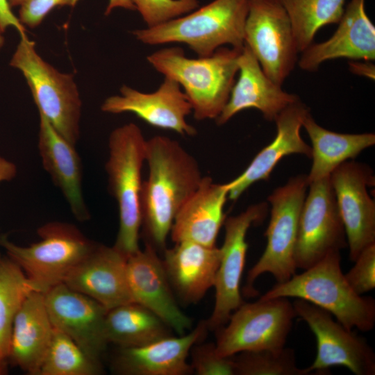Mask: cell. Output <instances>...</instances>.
I'll return each mask as SVG.
<instances>
[{"label":"cell","mask_w":375,"mask_h":375,"mask_svg":"<svg viewBox=\"0 0 375 375\" xmlns=\"http://www.w3.org/2000/svg\"><path fill=\"white\" fill-rule=\"evenodd\" d=\"M308 111L300 99L281 111L274 121V139L257 153L240 175L227 183L230 199L236 200L254 183L267 180L283 157L301 154L311 158V147L304 142L300 133L303 117Z\"/></svg>","instance_id":"cell-22"},{"label":"cell","mask_w":375,"mask_h":375,"mask_svg":"<svg viewBox=\"0 0 375 375\" xmlns=\"http://www.w3.org/2000/svg\"><path fill=\"white\" fill-rule=\"evenodd\" d=\"M102 372L100 361L91 358L72 338L53 327L38 375H99Z\"/></svg>","instance_id":"cell-31"},{"label":"cell","mask_w":375,"mask_h":375,"mask_svg":"<svg viewBox=\"0 0 375 375\" xmlns=\"http://www.w3.org/2000/svg\"><path fill=\"white\" fill-rule=\"evenodd\" d=\"M10 6H20L25 0H7Z\"/></svg>","instance_id":"cell-41"},{"label":"cell","mask_w":375,"mask_h":375,"mask_svg":"<svg viewBox=\"0 0 375 375\" xmlns=\"http://www.w3.org/2000/svg\"><path fill=\"white\" fill-rule=\"evenodd\" d=\"M101 108L111 114L132 112L154 127L172 130L182 135L197 133L186 121L192 111L189 100L179 84L167 77L150 93L123 85L120 94L108 97Z\"/></svg>","instance_id":"cell-16"},{"label":"cell","mask_w":375,"mask_h":375,"mask_svg":"<svg viewBox=\"0 0 375 375\" xmlns=\"http://www.w3.org/2000/svg\"><path fill=\"white\" fill-rule=\"evenodd\" d=\"M206 322L191 332L172 335L137 347L119 348L112 367L122 375H187L192 372L188 362L192 347L206 335Z\"/></svg>","instance_id":"cell-21"},{"label":"cell","mask_w":375,"mask_h":375,"mask_svg":"<svg viewBox=\"0 0 375 375\" xmlns=\"http://www.w3.org/2000/svg\"><path fill=\"white\" fill-rule=\"evenodd\" d=\"M279 1L289 17L297 49L301 53L313 43L319 28L340 22L346 0Z\"/></svg>","instance_id":"cell-29"},{"label":"cell","mask_w":375,"mask_h":375,"mask_svg":"<svg viewBox=\"0 0 375 375\" xmlns=\"http://www.w3.org/2000/svg\"><path fill=\"white\" fill-rule=\"evenodd\" d=\"M9 64L26 78L38 112L76 146L80 136L82 103L72 74L60 72L46 62L26 35L20 37Z\"/></svg>","instance_id":"cell-7"},{"label":"cell","mask_w":375,"mask_h":375,"mask_svg":"<svg viewBox=\"0 0 375 375\" xmlns=\"http://www.w3.org/2000/svg\"><path fill=\"white\" fill-rule=\"evenodd\" d=\"M354 262L344 276L353 291L362 295L375 288V244L365 248Z\"/></svg>","instance_id":"cell-35"},{"label":"cell","mask_w":375,"mask_h":375,"mask_svg":"<svg viewBox=\"0 0 375 375\" xmlns=\"http://www.w3.org/2000/svg\"><path fill=\"white\" fill-rule=\"evenodd\" d=\"M38 292L21 267L0 258V359L8 360L12 323L27 297Z\"/></svg>","instance_id":"cell-30"},{"label":"cell","mask_w":375,"mask_h":375,"mask_svg":"<svg viewBox=\"0 0 375 375\" xmlns=\"http://www.w3.org/2000/svg\"><path fill=\"white\" fill-rule=\"evenodd\" d=\"M238 65L239 77L226 104L215 119L218 125L226 124L237 113L248 108H256L266 120L274 122L288 106L300 99L272 81L245 44L239 54Z\"/></svg>","instance_id":"cell-20"},{"label":"cell","mask_w":375,"mask_h":375,"mask_svg":"<svg viewBox=\"0 0 375 375\" xmlns=\"http://www.w3.org/2000/svg\"><path fill=\"white\" fill-rule=\"evenodd\" d=\"M38 150L43 167L59 188L74 217L90 219L83 194V167L75 146L67 141L39 112Z\"/></svg>","instance_id":"cell-24"},{"label":"cell","mask_w":375,"mask_h":375,"mask_svg":"<svg viewBox=\"0 0 375 375\" xmlns=\"http://www.w3.org/2000/svg\"><path fill=\"white\" fill-rule=\"evenodd\" d=\"M145 161L149 174L141 190V227L146 242L164 250L176 215L203 176L193 156L168 137L147 140Z\"/></svg>","instance_id":"cell-1"},{"label":"cell","mask_w":375,"mask_h":375,"mask_svg":"<svg viewBox=\"0 0 375 375\" xmlns=\"http://www.w3.org/2000/svg\"><path fill=\"white\" fill-rule=\"evenodd\" d=\"M147 27L184 15L199 6L197 0H131Z\"/></svg>","instance_id":"cell-33"},{"label":"cell","mask_w":375,"mask_h":375,"mask_svg":"<svg viewBox=\"0 0 375 375\" xmlns=\"http://www.w3.org/2000/svg\"><path fill=\"white\" fill-rule=\"evenodd\" d=\"M228 191L227 183H215L210 177L203 176L197 190L176 215L169 233L172 241L216 246L226 219L224 207Z\"/></svg>","instance_id":"cell-23"},{"label":"cell","mask_w":375,"mask_h":375,"mask_svg":"<svg viewBox=\"0 0 375 375\" xmlns=\"http://www.w3.org/2000/svg\"><path fill=\"white\" fill-rule=\"evenodd\" d=\"M305 300L330 312L349 330L369 331L375 324V301L356 293L341 269L340 251H329L319 261L289 280L277 283L260 299Z\"/></svg>","instance_id":"cell-3"},{"label":"cell","mask_w":375,"mask_h":375,"mask_svg":"<svg viewBox=\"0 0 375 375\" xmlns=\"http://www.w3.org/2000/svg\"><path fill=\"white\" fill-rule=\"evenodd\" d=\"M79 0H25L20 5L19 19L23 25L38 26L55 8L74 6Z\"/></svg>","instance_id":"cell-36"},{"label":"cell","mask_w":375,"mask_h":375,"mask_svg":"<svg viewBox=\"0 0 375 375\" xmlns=\"http://www.w3.org/2000/svg\"><path fill=\"white\" fill-rule=\"evenodd\" d=\"M249 0H214L162 24L135 30L133 35L149 45L178 42L198 56H208L225 44L242 49Z\"/></svg>","instance_id":"cell-4"},{"label":"cell","mask_w":375,"mask_h":375,"mask_svg":"<svg viewBox=\"0 0 375 375\" xmlns=\"http://www.w3.org/2000/svg\"><path fill=\"white\" fill-rule=\"evenodd\" d=\"M244 41L265 74L282 86L298 61L299 51L279 0H249Z\"/></svg>","instance_id":"cell-10"},{"label":"cell","mask_w":375,"mask_h":375,"mask_svg":"<svg viewBox=\"0 0 375 375\" xmlns=\"http://www.w3.org/2000/svg\"><path fill=\"white\" fill-rule=\"evenodd\" d=\"M117 8L135 10L134 5L131 0H109L105 11V15H109L113 9Z\"/></svg>","instance_id":"cell-40"},{"label":"cell","mask_w":375,"mask_h":375,"mask_svg":"<svg viewBox=\"0 0 375 375\" xmlns=\"http://www.w3.org/2000/svg\"><path fill=\"white\" fill-rule=\"evenodd\" d=\"M44 301L53 326L72 338L91 358L100 361L108 344L105 334L108 310L65 283L44 293Z\"/></svg>","instance_id":"cell-15"},{"label":"cell","mask_w":375,"mask_h":375,"mask_svg":"<svg viewBox=\"0 0 375 375\" xmlns=\"http://www.w3.org/2000/svg\"><path fill=\"white\" fill-rule=\"evenodd\" d=\"M17 167L12 162L0 156V183L13 179L17 174Z\"/></svg>","instance_id":"cell-39"},{"label":"cell","mask_w":375,"mask_h":375,"mask_svg":"<svg viewBox=\"0 0 375 375\" xmlns=\"http://www.w3.org/2000/svg\"><path fill=\"white\" fill-rule=\"evenodd\" d=\"M127 258L113 246L96 244L65 281L108 310L133 301L126 274Z\"/></svg>","instance_id":"cell-19"},{"label":"cell","mask_w":375,"mask_h":375,"mask_svg":"<svg viewBox=\"0 0 375 375\" xmlns=\"http://www.w3.org/2000/svg\"><path fill=\"white\" fill-rule=\"evenodd\" d=\"M38 233L40 240L27 247L17 245L1 235L0 246L21 267L37 290L44 294L64 283L97 243L66 222L47 223L38 228Z\"/></svg>","instance_id":"cell-6"},{"label":"cell","mask_w":375,"mask_h":375,"mask_svg":"<svg viewBox=\"0 0 375 375\" xmlns=\"http://www.w3.org/2000/svg\"><path fill=\"white\" fill-rule=\"evenodd\" d=\"M308 185L307 175L294 176L268 197L272 208L265 234L267 244L260 258L247 273L243 290L246 296L256 295L253 284L265 273L271 274L277 283L289 280L296 273L294 255L299 219Z\"/></svg>","instance_id":"cell-8"},{"label":"cell","mask_w":375,"mask_h":375,"mask_svg":"<svg viewBox=\"0 0 375 375\" xmlns=\"http://www.w3.org/2000/svg\"><path fill=\"white\" fill-rule=\"evenodd\" d=\"M233 356L235 375H310L308 368L300 369L296 361L294 350L263 349L242 351Z\"/></svg>","instance_id":"cell-32"},{"label":"cell","mask_w":375,"mask_h":375,"mask_svg":"<svg viewBox=\"0 0 375 375\" xmlns=\"http://www.w3.org/2000/svg\"><path fill=\"white\" fill-rule=\"evenodd\" d=\"M302 127L312 144V163L307 175L308 184L329 176L342 163L353 160L375 144V135L372 133L349 134L327 130L315 121L310 111L303 117Z\"/></svg>","instance_id":"cell-27"},{"label":"cell","mask_w":375,"mask_h":375,"mask_svg":"<svg viewBox=\"0 0 375 375\" xmlns=\"http://www.w3.org/2000/svg\"><path fill=\"white\" fill-rule=\"evenodd\" d=\"M6 362L0 359V375L3 374L6 372Z\"/></svg>","instance_id":"cell-42"},{"label":"cell","mask_w":375,"mask_h":375,"mask_svg":"<svg viewBox=\"0 0 375 375\" xmlns=\"http://www.w3.org/2000/svg\"><path fill=\"white\" fill-rule=\"evenodd\" d=\"M15 28L20 37L26 35V28L11 10L7 0H0V33L2 34L9 28Z\"/></svg>","instance_id":"cell-37"},{"label":"cell","mask_w":375,"mask_h":375,"mask_svg":"<svg viewBox=\"0 0 375 375\" xmlns=\"http://www.w3.org/2000/svg\"><path fill=\"white\" fill-rule=\"evenodd\" d=\"M241 50L220 47L208 56L191 58L182 49L171 47L156 51L147 59L156 71L183 88L196 119H215L229 98Z\"/></svg>","instance_id":"cell-2"},{"label":"cell","mask_w":375,"mask_h":375,"mask_svg":"<svg viewBox=\"0 0 375 375\" xmlns=\"http://www.w3.org/2000/svg\"><path fill=\"white\" fill-rule=\"evenodd\" d=\"M296 317L288 298L244 302L225 325L215 330L217 351L229 357L242 351L282 349Z\"/></svg>","instance_id":"cell-9"},{"label":"cell","mask_w":375,"mask_h":375,"mask_svg":"<svg viewBox=\"0 0 375 375\" xmlns=\"http://www.w3.org/2000/svg\"><path fill=\"white\" fill-rule=\"evenodd\" d=\"M53 326L44 294L31 293L16 314L12 326L8 359L31 375H38L49 349Z\"/></svg>","instance_id":"cell-26"},{"label":"cell","mask_w":375,"mask_h":375,"mask_svg":"<svg viewBox=\"0 0 375 375\" xmlns=\"http://www.w3.org/2000/svg\"><path fill=\"white\" fill-rule=\"evenodd\" d=\"M372 61L358 62L356 60L350 61L349 70L356 74L367 76L371 79H374V65H372Z\"/></svg>","instance_id":"cell-38"},{"label":"cell","mask_w":375,"mask_h":375,"mask_svg":"<svg viewBox=\"0 0 375 375\" xmlns=\"http://www.w3.org/2000/svg\"><path fill=\"white\" fill-rule=\"evenodd\" d=\"M308 190L299 215L294 255L297 269L303 270L329 251L347 247L330 176L310 183Z\"/></svg>","instance_id":"cell-12"},{"label":"cell","mask_w":375,"mask_h":375,"mask_svg":"<svg viewBox=\"0 0 375 375\" xmlns=\"http://www.w3.org/2000/svg\"><path fill=\"white\" fill-rule=\"evenodd\" d=\"M337 205L344 226L349 259L354 262L367 247L375 244V203L367 188L375 178L367 165L347 160L330 175Z\"/></svg>","instance_id":"cell-14"},{"label":"cell","mask_w":375,"mask_h":375,"mask_svg":"<svg viewBox=\"0 0 375 375\" xmlns=\"http://www.w3.org/2000/svg\"><path fill=\"white\" fill-rule=\"evenodd\" d=\"M5 42L4 37L0 33V49L3 47Z\"/></svg>","instance_id":"cell-43"},{"label":"cell","mask_w":375,"mask_h":375,"mask_svg":"<svg viewBox=\"0 0 375 375\" xmlns=\"http://www.w3.org/2000/svg\"><path fill=\"white\" fill-rule=\"evenodd\" d=\"M128 285L133 302L156 314L179 335L192 326V321L178 307L156 249L146 242L144 249L127 258Z\"/></svg>","instance_id":"cell-17"},{"label":"cell","mask_w":375,"mask_h":375,"mask_svg":"<svg viewBox=\"0 0 375 375\" xmlns=\"http://www.w3.org/2000/svg\"><path fill=\"white\" fill-rule=\"evenodd\" d=\"M365 1L351 0L333 35L301 53L297 62L302 70L317 71L324 62L337 58L374 60L375 27L365 11Z\"/></svg>","instance_id":"cell-18"},{"label":"cell","mask_w":375,"mask_h":375,"mask_svg":"<svg viewBox=\"0 0 375 375\" xmlns=\"http://www.w3.org/2000/svg\"><path fill=\"white\" fill-rule=\"evenodd\" d=\"M267 209L266 203L253 204L239 215L225 219L224 240L219 248L220 261L213 286L215 305L206 321L208 329L216 330L225 325L232 312L244 303L240 284L248 248L246 235L252 224L264 220Z\"/></svg>","instance_id":"cell-13"},{"label":"cell","mask_w":375,"mask_h":375,"mask_svg":"<svg viewBox=\"0 0 375 375\" xmlns=\"http://www.w3.org/2000/svg\"><path fill=\"white\" fill-rule=\"evenodd\" d=\"M163 251L162 262L172 288L184 302H198L214 286L220 249L183 241Z\"/></svg>","instance_id":"cell-25"},{"label":"cell","mask_w":375,"mask_h":375,"mask_svg":"<svg viewBox=\"0 0 375 375\" xmlns=\"http://www.w3.org/2000/svg\"><path fill=\"white\" fill-rule=\"evenodd\" d=\"M190 366L197 375H235L233 356L219 355L215 343L199 342L192 347Z\"/></svg>","instance_id":"cell-34"},{"label":"cell","mask_w":375,"mask_h":375,"mask_svg":"<svg viewBox=\"0 0 375 375\" xmlns=\"http://www.w3.org/2000/svg\"><path fill=\"white\" fill-rule=\"evenodd\" d=\"M170 328L144 306L131 301L108 310L105 334L119 348L144 346L171 336Z\"/></svg>","instance_id":"cell-28"},{"label":"cell","mask_w":375,"mask_h":375,"mask_svg":"<svg viewBox=\"0 0 375 375\" xmlns=\"http://www.w3.org/2000/svg\"><path fill=\"white\" fill-rule=\"evenodd\" d=\"M297 317L301 318L315 336L316 356L308 368L317 374H328L332 367L347 368L356 375L375 374V353L366 339L333 319L328 311L305 300L292 302Z\"/></svg>","instance_id":"cell-11"},{"label":"cell","mask_w":375,"mask_h":375,"mask_svg":"<svg viewBox=\"0 0 375 375\" xmlns=\"http://www.w3.org/2000/svg\"><path fill=\"white\" fill-rule=\"evenodd\" d=\"M146 149L147 140L134 123L119 126L110 134L105 169L108 190L119 211V231L113 247L127 258L140 249L142 169Z\"/></svg>","instance_id":"cell-5"}]
</instances>
